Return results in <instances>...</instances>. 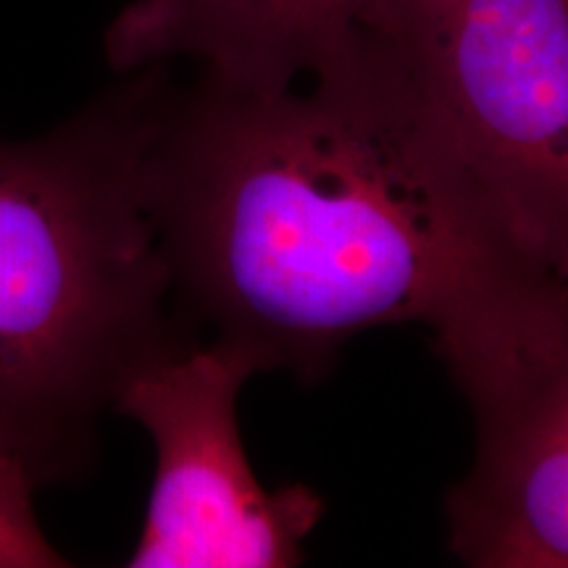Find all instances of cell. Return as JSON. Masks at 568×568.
Segmentation results:
<instances>
[{
    "mask_svg": "<svg viewBox=\"0 0 568 568\" xmlns=\"http://www.w3.org/2000/svg\"><path fill=\"white\" fill-rule=\"evenodd\" d=\"M169 90L151 63L51 132L0 138V464L34 493L88 477L119 387L184 343L148 205Z\"/></svg>",
    "mask_w": 568,
    "mask_h": 568,
    "instance_id": "obj_2",
    "label": "cell"
},
{
    "mask_svg": "<svg viewBox=\"0 0 568 568\" xmlns=\"http://www.w3.org/2000/svg\"><path fill=\"white\" fill-rule=\"evenodd\" d=\"M311 77L301 95L203 71L169 90L148 148L172 290L261 372L301 382L361 332L435 326L529 264L366 34L353 27Z\"/></svg>",
    "mask_w": 568,
    "mask_h": 568,
    "instance_id": "obj_1",
    "label": "cell"
},
{
    "mask_svg": "<svg viewBox=\"0 0 568 568\" xmlns=\"http://www.w3.org/2000/svg\"><path fill=\"white\" fill-rule=\"evenodd\" d=\"M403 82L503 240L568 272V0H368Z\"/></svg>",
    "mask_w": 568,
    "mask_h": 568,
    "instance_id": "obj_3",
    "label": "cell"
},
{
    "mask_svg": "<svg viewBox=\"0 0 568 568\" xmlns=\"http://www.w3.org/2000/svg\"><path fill=\"white\" fill-rule=\"evenodd\" d=\"M432 329L477 426L471 474L445 497L453 556L471 568H566V276L510 264Z\"/></svg>",
    "mask_w": 568,
    "mask_h": 568,
    "instance_id": "obj_4",
    "label": "cell"
},
{
    "mask_svg": "<svg viewBox=\"0 0 568 568\" xmlns=\"http://www.w3.org/2000/svg\"><path fill=\"white\" fill-rule=\"evenodd\" d=\"M258 361L219 339L145 361L113 397L155 445V477L130 568H290L324 516L305 485L266 489L247 460L237 397Z\"/></svg>",
    "mask_w": 568,
    "mask_h": 568,
    "instance_id": "obj_5",
    "label": "cell"
},
{
    "mask_svg": "<svg viewBox=\"0 0 568 568\" xmlns=\"http://www.w3.org/2000/svg\"><path fill=\"white\" fill-rule=\"evenodd\" d=\"M30 481L0 464V568H63L71 560L40 529Z\"/></svg>",
    "mask_w": 568,
    "mask_h": 568,
    "instance_id": "obj_7",
    "label": "cell"
},
{
    "mask_svg": "<svg viewBox=\"0 0 568 568\" xmlns=\"http://www.w3.org/2000/svg\"><path fill=\"white\" fill-rule=\"evenodd\" d=\"M368 0H134L105 30L119 74L172 59L245 90L293 88L343 42Z\"/></svg>",
    "mask_w": 568,
    "mask_h": 568,
    "instance_id": "obj_6",
    "label": "cell"
}]
</instances>
